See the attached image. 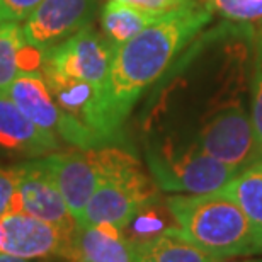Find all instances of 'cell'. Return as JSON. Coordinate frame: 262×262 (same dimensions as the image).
Returning a JSON list of instances; mask_svg holds the SVG:
<instances>
[{
  "label": "cell",
  "mask_w": 262,
  "mask_h": 262,
  "mask_svg": "<svg viewBox=\"0 0 262 262\" xmlns=\"http://www.w3.org/2000/svg\"><path fill=\"white\" fill-rule=\"evenodd\" d=\"M169 218H174L169 211V206H160L155 199L141 206L121 232L135 247H141L164 233L167 228L174 227L169 223Z\"/></svg>",
  "instance_id": "cell-17"
},
{
  "label": "cell",
  "mask_w": 262,
  "mask_h": 262,
  "mask_svg": "<svg viewBox=\"0 0 262 262\" xmlns=\"http://www.w3.org/2000/svg\"><path fill=\"white\" fill-rule=\"evenodd\" d=\"M214 262H262V257H227V259H218Z\"/></svg>",
  "instance_id": "cell-24"
},
{
  "label": "cell",
  "mask_w": 262,
  "mask_h": 262,
  "mask_svg": "<svg viewBox=\"0 0 262 262\" xmlns=\"http://www.w3.org/2000/svg\"><path fill=\"white\" fill-rule=\"evenodd\" d=\"M99 7V0H43L23 23L24 34L45 55L91 26Z\"/></svg>",
  "instance_id": "cell-8"
},
{
  "label": "cell",
  "mask_w": 262,
  "mask_h": 262,
  "mask_svg": "<svg viewBox=\"0 0 262 262\" xmlns=\"http://www.w3.org/2000/svg\"><path fill=\"white\" fill-rule=\"evenodd\" d=\"M146 252H150L157 262H214L213 255L204 252L196 244L182 233V230L174 225L167 228L164 233L155 237L151 242L141 245Z\"/></svg>",
  "instance_id": "cell-15"
},
{
  "label": "cell",
  "mask_w": 262,
  "mask_h": 262,
  "mask_svg": "<svg viewBox=\"0 0 262 262\" xmlns=\"http://www.w3.org/2000/svg\"><path fill=\"white\" fill-rule=\"evenodd\" d=\"M136 250H138V255H136V262H157V259L151 255L150 252H146L145 249L141 247H136Z\"/></svg>",
  "instance_id": "cell-23"
},
{
  "label": "cell",
  "mask_w": 262,
  "mask_h": 262,
  "mask_svg": "<svg viewBox=\"0 0 262 262\" xmlns=\"http://www.w3.org/2000/svg\"><path fill=\"white\" fill-rule=\"evenodd\" d=\"M157 199V184L128 150L113 146L107 174L89 199L77 227L109 223L124 230L136 211Z\"/></svg>",
  "instance_id": "cell-4"
},
{
  "label": "cell",
  "mask_w": 262,
  "mask_h": 262,
  "mask_svg": "<svg viewBox=\"0 0 262 262\" xmlns=\"http://www.w3.org/2000/svg\"><path fill=\"white\" fill-rule=\"evenodd\" d=\"M73 232L26 213H9L0 218V250L31 260L68 262Z\"/></svg>",
  "instance_id": "cell-7"
},
{
  "label": "cell",
  "mask_w": 262,
  "mask_h": 262,
  "mask_svg": "<svg viewBox=\"0 0 262 262\" xmlns=\"http://www.w3.org/2000/svg\"><path fill=\"white\" fill-rule=\"evenodd\" d=\"M4 94L34 124L56 136L61 143L75 148L72 124L55 102L41 70L19 73Z\"/></svg>",
  "instance_id": "cell-10"
},
{
  "label": "cell",
  "mask_w": 262,
  "mask_h": 262,
  "mask_svg": "<svg viewBox=\"0 0 262 262\" xmlns=\"http://www.w3.org/2000/svg\"><path fill=\"white\" fill-rule=\"evenodd\" d=\"M15 170L19 213H26L73 232L77 228V222L46 165L45 157L19 162L15 164Z\"/></svg>",
  "instance_id": "cell-9"
},
{
  "label": "cell",
  "mask_w": 262,
  "mask_h": 262,
  "mask_svg": "<svg viewBox=\"0 0 262 262\" xmlns=\"http://www.w3.org/2000/svg\"><path fill=\"white\" fill-rule=\"evenodd\" d=\"M116 46L94 24L43 55V67L60 75L83 80L106 89Z\"/></svg>",
  "instance_id": "cell-6"
},
{
  "label": "cell",
  "mask_w": 262,
  "mask_h": 262,
  "mask_svg": "<svg viewBox=\"0 0 262 262\" xmlns=\"http://www.w3.org/2000/svg\"><path fill=\"white\" fill-rule=\"evenodd\" d=\"M213 17L206 0H192L162 15L114 53L106 82V97L116 121L124 124L146 91L159 83L187 45Z\"/></svg>",
  "instance_id": "cell-1"
},
{
  "label": "cell",
  "mask_w": 262,
  "mask_h": 262,
  "mask_svg": "<svg viewBox=\"0 0 262 262\" xmlns=\"http://www.w3.org/2000/svg\"><path fill=\"white\" fill-rule=\"evenodd\" d=\"M43 53L29 43L23 23L4 20L0 24V94L15 80L19 73L41 70Z\"/></svg>",
  "instance_id": "cell-13"
},
{
  "label": "cell",
  "mask_w": 262,
  "mask_h": 262,
  "mask_svg": "<svg viewBox=\"0 0 262 262\" xmlns=\"http://www.w3.org/2000/svg\"><path fill=\"white\" fill-rule=\"evenodd\" d=\"M138 250L114 225L77 227L68 262H136Z\"/></svg>",
  "instance_id": "cell-12"
},
{
  "label": "cell",
  "mask_w": 262,
  "mask_h": 262,
  "mask_svg": "<svg viewBox=\"0 0 262 262\" xmlns=\"http://www.w3.org/2000/svg\"><path fill=\"white\" fill-rule=\"evenodd\" d=\"M211 10L230 23L262 29V0H206Z\"/></svg>",
  "instance_id": "cell-18"
},
{
  "label": "cell",
  "mask_w": 262,
  "mask_h": 262,
  "mask_svg": "<svg viewBox=\"0 0 262 262\" xmlns=\"http://www.w3.org/2000/svg\"><path fill=\"white\" fill-rule=\"evenodd\" d=\"M167 206L182 233L214 259L262 255V227L223 189L206 194H176Z\"/></svg>",
  "instance_id": "cell-2"
},
{
  "label": "cell",
  "mask_w": 262,
  "mask_h": 262,
  "mask_svg": "<svg viewBox=\"0 0 262 262\" xmlns=\"http://www.w3.org/2000/svg\"><path fill=\"white\" fill-rule=\"evenodd\" d=\"M9 213H19L15 165L0 167V218Z\"/></svg>",
  "instance_id": "cell-20"
},
{
  "label": "cell",
  "mask_w": 262,
  "mask_h": 262,
  "mask_svg": "<svg viewBox=\"0 0 262 262\" xmlns=\"http://www.w3.org/2000/svg\"><path fill=\"white\" fill-rule=\"evenodd\" d=\"M113 146L60 150L45 157L46 165L77 223L80 222L89 199L107 174Z\"/></svg>",
  "instance_id": "cell-5"
},
{
  "label": "cell",
  "mask_w": 262,
  "mask_h": 262,
  "mask_svg": "<svg viewBox=\"0 0 262 262\" xmlns=\"http://www.w3.org/2000/svg\"><path fill=\"white\" fill-rule=\"evenodd\" d=\"M222 189L255 225L262 227V159L240 170Z\"/></svg>",
  "instance_id": "cell-16"
},
{
  "label": "cell",
  "mask_w": 262,
  "mask_h": 262,
  "mask_svg": "<svg viewBox=\"0 0 262 262\" xmlns=\"http://www.w3.org/2000/svg\"><path fill=\"white\" fill-rule=\"evenodd\" d=\"M0 262H31V260L17 257V255H12V254H7V252H2V250H0Z\"/></svg>",
  "instance_id": "cell-25"
},
{
  "label": "cell",
  "mask_w": 262,
  "mask_h": 262,
  "mask_svg": "<svg viewBox=\"0 0 262 262\" xmlns=\"http://www.w3.org/2000/svg\"><path fill=\"white\" fill-rule=\"evenodd\" d=\"M119 2L129 4L136 9L145 10V12L154 15H165L172 10H177L191 4L192 0H119Z\"/></svg>",
  "instance_id": "cell-21"
},
{
  "label": "cell",
  "mask_w": 262,
  "mask_h": 262,
  "mask_svg": "<svg viewBox=\"0 0 262 262\" xmlns=\"http://www.w3.org/2000/svg\"><path fill=\"white\" fill-rule=\"evenodd\" d=\"M4 20H5V19H4V12H2V5H0V24H2Z\"/></svg>",
  "instance_id": "cell-26"
},
{
  "label": "cell",
  "mask_w": 262,
  "mask_h": 262,
  "mask_svg": "<svg viewBox=\"0 0 262 262\" xmlns=\"http://www.w3.org/2000/svg\"><path fill=\"white\" fill-rule=\"evenodd\" d=\"M250 119H252L255 141H257L259 151L262 155V58L259 53L255 58L252 92H250Z\"/></svg>",
  "instance_id": "cell-19"
},
{
  "label": "cell",
  "mask_w": 262,
  "mask_h": 262,
  "mask_svg": "<svg viewBox=\"0 0 262 262\" xmlns=\"http://www.w3.org/2000/svg\"><path fill=\"white\" fill-rule=\"evenodd\" d=\"M43 0H0L5 20L24 23Z\"/></svg>",
  "instance_id": "cell-22"
},
{
  "label": "cell",
  "mask_w": 262,
  "mask_h": 262,
  "mask_svg": "<svg viewBox=\"0 0 262 262\" xmlns=\"http://www.w3.org/2000/svg\"><path fill=\"white\" fill-rule=\"evenodd\" d=\"M160 17L162 15L148 14L119 0H109L101 10V31L116 48H119Z\"/></svg>",
  "instance_id": "cell-14"
},
{
  "label": "cell",
  "mask_w": 262,
  "mask_h": 262,
  "mask_svg": "<svg viewBox=\"0 0 262 262\" xmlns=\"http://www.w3.org/2000/svg\"><path fill=\"white\" fill-rule=\"evenodd\" d=\"M61 141L34 124L5 94H0V159L33 160L61 150Z\"/></svg>",
  "instance_id": "cell-11"
},
{
  "label": "cell",
  "mask_w": 262,
  "mask_h": 262,
  "mask_svg": "<svg viewBox=\"0 0 262 262\" xmlns=\"http://www.w3.org/2000/svg\"><path fill=\"white\" fill-rule=\"evenodd\" d=\"M146 162L155 184L167 192L206 194L222 189L240 172L176 131L151 136Z\"/></svg>",
  "instance_id": "cell-3"
}]
</instances>
